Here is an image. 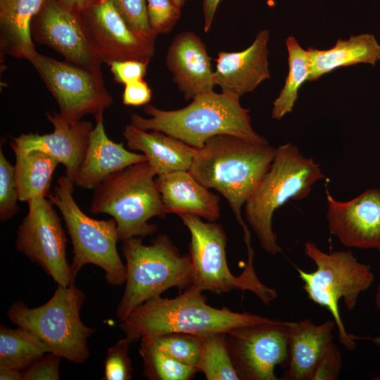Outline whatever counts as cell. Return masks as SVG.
<instances>
[{
  "label": "cell",
  "mask_w": 380,
  "mask_h": 380,
  "mask_svg": "<svg viewBox=\"0 0 380 380\" xmlns=\"http://www.w3.org/2000/svg\"><path fill=\"white\" fill-rule=\"evenodd\" d=\"M277 148L242 138L222 134L208 139L196 148L191 175L208 189L221 194L229 203L244 233L248 253L254 252L251 233L241 208L268 171Z\"/></svg>",
  "instance_id": "cell-1"
},
{
  "label": "cell",
  "mask_w": 380,
  "mask_h": 380,
  "mask_svg": "<svg viewBox=\"0 0 380 380\" xmlns=\"http://www.w3.org/2000/svg\"><path fill=\"white\" fill-rule=\"evenodd\" d=\"M199 289L189 287L173 298L153 297L136 307L119 325L131 343L170 333L205 336L272 322L248 312L209 305Z\"/></svg>",
  "instance_id": "cell-2"
},
{
  "label": "cell",
  "mask_w": 380,
  "mask_h": 380,
  "mask_svg": "<svg viewBox=\"0 0 380 380\" xmlns=\"http://www.w3.org/2000/svg\"><path fill=\"white\" fill-rule=\"evenodd\" d=\"M144 112L130 115V124L142 130H157L186 144L202 147L210 138L222 134L238 137L258 144H268L251 125L249 110L243 108L240 97L212 91L199 94L187 106L164 110L146 104Z\"/></svg>",
  "instance_id": "cell-3"
},
{
  "label": "cell",
  "mask_w": 380,
  "mask_h": 380,
  "mask_svg": "<svg viewBox=\"0 0 380 380\" xmlns=\"http://www.w3.org/2000/svg\"><path fill=\"white\" fill-rule=\"evenodd\" d=\"M324 177L319 164L294 144L277 148L268 171L244 205L246 221L265 252L273 255L281 252L272 226L275 210L289 200L308 197L313 185Z\"/></svg>",
  "instance_id": "cell-4"
},
{
  "label": "cell",
  "mask_w": 380,
  "mask_h": 380,
  "mask_svg": "<svg viewBox=\"0 0 380 380\" xmlns=\"http://www.w3.org/2000/svg\"><path fill=\"white\" fill-rule=\"evenodd\" d=\"M156 175L147 160L112 173L94 189L90 213L110 215L117 223L119 241L153 234L157 226L148 220L167 215Z\"/></svg>",
  "instance_id": "cell-5"
},
{
  "label": "cell",
  "mask_w": 380,
  "mask_h": 380,
  "mask_svg": "<svg viewBox=\"0 0 380 380\" xmlns=\"http://www.w3.org/2000/svg\"><path fill=\"white\" fill-rule=\"evenodd\" d=\"M123 242L125 289L116 312L120 322L136 307L165 291L173 287L184 291L191 285V256L181 254L167 235H158L149 245L143 244L141 237Z\"/></svg>",
  "instance_id": "cell-6"
},
{
  "label": "cell",
  "mask_w": 380,
  "mask_h": 380,
  "mask_svg": "<svg viewBox=\"0 0 380 380\" xmlns=\"http://www.w3.org/2000/svg\"><path fill=\"white\" fill-rule=\"evenodd\" d=\"M304 253L317 268L312 272H305L296 267L304 284L303 290L310 300L331 313L338 329L340 343L349 350H355L356 341L363 338L346 331L338 302L343 299L350 311L355 308L360 295L374 280L371 266L360 262L350 250L325 253L312 241L305 243Z\"/></svg>",
  "instance_id": "cell-7"
},
{
  "label": "cell",
  "mask_w": 380,
  "mask_h": 380,
  "mask_svg": "<svg viewBox=\"0 0 380 380\" xmlns=\"http://www.w3.org/2000/svg\"><path fill=\"white\" fill-rule=\"evenodd\" d=\"M84 293L75 284L58 287L45 304L33 308L22 302L8 310L11 322L39 338L54 353L74 363H82L89 357L87 339L95 329L83 324L80 313Z\"/></svg>",
  "instance_id": "cell-8"
},
{
  "label": "cell",
  "mask_w": 380,
  "mask_h": 380,
  "mask_svg": "<svg viewBox=\"0 0 380 380\" xmlns=\"http://www.w3.org/2000/svg\"><path fill=\"white\" fill-rule=\"evenodd\" d=\"M74 186L68 177L61 176L53 191L47 196L59 209L71 239V270L74 279L82 267L93 264L105 272L110 284L119 286L125 283L126 267L117 250L119 236L115 220H99L86 215L74 199Z\"/></svg>",
  "instance_id": "cell-9"
},
{
  "label": "cell",
  "mask_w": 380,
  "mask_h": 380,
  "mask_svg": "<svg viewBox=\"0 0 380 380\" xmlns=\"http://www.w3.org/2000/svg\"><path fill=\"white\" fill-rule=\"evenodd\" d=\"M179 216L191 234L189 255L193 277L189 287L217 294L234 289L250 291L265 305L277 298V291L258 279L254 267L245 266L240 275L232 274L226 258L227 238L220 224L203 222L191 214Z\"/></svg>",
  "instance_id": "cell-10"
},
{
  "label": "cell",
  "mask_w": 380,
  "mask_h": 380,
  "mask_svg": "<svg viewBox=\"0 0 380 380\" xmlns=\"http://www.w3.org/2000/svg\"><path fill=\"white\" fill-rule=\"evenodd\" d=\"M29 62L55 98L58 113L68 121H80L87 114L95 117L113 103L101 68L61 61L38 52Z\"/></svg>",
  "instance_id": "cell-11"
},
{
  "label": "cell",
  "mask_w": 380,
  "mask_h": 380,
  "mask_svg": "<svg viewBox=\"0 0 380 380\" xmlns=\"http://www.w3.org/2000/svg\"><path fill=\"white\" fill-rule=\"evenodd\" d=\"M27 203L28 213L17 231L16 250L41 267L58 285L75 284L66 258V236L53 204L46 198Z\"/></svg>",
  "instance_id": "cell-12"
},
{
  "label": "cell",
  "mask_w": 380,
  "mask_h": 380,
  "mask_svg": "<svg viewBox=\"0 0 380 380\" xmlns=\"http://www.w3.org/2000/svg\"><path fill=\"white\" fill-rule=\"evenodd\" d=\"M289 324L273 319L226 333L227 348L240 379H278L276 367L289 362Z\"/></svg>",
  "instance_id": "cell-13"
},
{
  "label": "cell",
  "mask_w": 380,
  "mask_h": 380,
  "mask_svg": "<svg viewBox=\"0 0 380 380\" xmlns=\"http://www.w3.org/2000/svg\"><path fill=\"white\" fill-rule=\"evenodd\" d=\"M84 26L102 63L138 60L150 62L156 40L134 32L111 0H94L79 11Z\"/></svg>",
  "instance_id": "cell-14"
},
{
  "label": "cell",
  "mask_w": 380,
  "mask_h": 380,
  "mask_svg": "<svg viewBox=\"0 0 380 380\" xmlns=\"http://www.w3.org/2000/svg\"><path fill=\"white\" fill-rule=\"evenodd\" d=\"M30 32L65 61L87 68H101V60L88 36L78 11H70L57 0H44L33 18Z\"/></svg>",
  "instance_id": "cell-15"
},
{
  "label": "cell",
  "mask_w": 380,
  "mask_h": 380,
  "mask_svg": "<svg viewBox=\"0 0 380 380\" xmlns=\"http://www.w3.org/2000/svg\"><path fill=\"white\" fill-rule=\"evenodd\" d=\"M330 233L348 248L380 250V189H369L356 198L336 200L326 189Z\"/></svg>",
  "instance_id": "cell-16"
},
{
  "label": "cell",
  "mask_w": 380,
  "mask_h": 380,
  "mask_svg": "<svg viewBox=\"0 0 380 380\" xmlns=\"http://www.w3.org/2000/svg\"><path fill=\"white\" fill-rule=\"evenodd\" d=\"M45 115L53 126L52 133H23L13 137L10 146L13 151L39 150L50 155L65 166V175L73 182L94 127L89 121H68L56 111L46 112Z\"/></svg>",
  "instance_id": "cell-17"
},
{
  "label": "cell",
  "mask_w": 380,
  "mask_h": 380,
  "mask_svg": "<svg viewBox=\"0 0 380 380\" xmlns=\"http://www.w3.org/2000/svg\"><path fill=\"white\" fill-rule=\"evenodd\" d=\"M165 63L186 101L213 91L211 58L202 39L191 31L177 34L169 46Z\"/></svg>",
  "instance_id": "cell-18"
},
{
  "label": "cell",
  "mask_w": 380,
  "mask_h": 380,
  "mask_svg": "<svg viewBox=\"0 0 380 380\" xmlns=\"http://www.w3.org/2000/svg\"><path fill=\"white\" fill-rule=\"evenodd\" d=\"M270 32L260 30L253 42L241 51H220L215 59V83L222 92L241 96L253 91L270 77L267 44Z\"/></svg>",
  "instance_id": "cell-19"
},
{
  "label": "cell",
  "mask_w": 380,
  "mask_h": 380,
  "mask_svg": "<svg viewBox=\"0 0 380 380\" xmlns=\"http://www.w3.org/2000/svg\"><path fill=\"white\" fill-rule=\"evenodd\" d=\"M334 319L315 324L310 319L289 324V359L283 379L313 380L320 364L337 347Z\"/></svg>",
  "instance_id": "cell-20"
},
{
  "label": "cell",
  "mask_w": 380,
  "mask_h": 380,
  "mask_svg": "<svg viewBox=\"0 0 380 380\" xmlns=\"http://www.w3.org/2000/svg\"><path fill=\"white\" fill-rule=\"evenodd\" d=\"M103 115L100 113L94 117L96 125L73 181L75 186L82 189H94L112 173L147 160L144 154L128 151L122 143L114 142L108 137Z\"/></svg>",
  "instance_id": "cell-21"
},
{
  "label": "cell",
  "mask_w": 380,
  "mask_h": 380,
  "mask_svg": "<svg viewBox=\"0 0 380 380\" xmlns=\"http://www.w3.org/2000/svg\"><path fill=\"white\" fill-rule=\"evenodd\" d=\"M156 183L167 214H191L209 222L220 217V197L198 182L189 171L158 175Z\"/></svg>",
  "instance_id": "cell-22"
},
{
  "label": "cell",
  "mask_w": 380,
  "mask_h": 380,
  "mask_svg": "<svg viewBox=\"0 0 380 380\" xmlns=\"http://www.w3.org/2000/svg\"><path fill=\"white\" fill-rule=\"evenodd\" d=\"M145 131L127 124L122 135L127 146L140 151L158 175L175 171H189L196 148L157 130Z\"/></svg>",
  "instance_id": "cell-23"
},
{
  "label": "cell",
  "mask_w": 380,
  "mask_h": 380,
  "mask_svg": "<svg viewBox=\"0 0 380 380\" xmlns=\"http://www.w3.org/2000/svg\"><path fill=\"white\" fill-rule=\"evenodd\" d=\"M44 0H0V50L28 61L37 53L30 32Z\"/></svg>",
  "instance_id": "cell-24"
},
{
  "label": "cell",
  "mask_w": 380,
  "mask_h": 380,
  "mask_svg": "<svg viewBox=\"0 0 380 380\" xmlns=\"http://www.w3.org/2000/svg\"><path fill=\"white\" fill-rule=\"evenodd\" d=\"M310 59L308 82L317 81L341 67L367 63L375 65L380 61V44L373 34H361L347 39H338L328 49H307Z\"/></svg>",
  "instance_id": "cell-25"
},
{
  "label": "cell",
  "mask_w": 380,
  "mask_h": 380,
  "mask_svg": "<svg viewBox=\"0 0 380 380\" xmlns=\"http://www.w3.org/2000/svg\"><path fill=\"white\" fill-rule=\"evenodd\" d=\"M18 200L27 202L46 198L56 167L60 163L50 155L33 150L27 153L13 151Z\"/></svg>",
  "instance_id": "cell-26"
},
{
  "label": "cell",
  "mask_w": 380,
  "mask_h": 380,
  "mask_svg": "<svg viewBox=\"0 0 380 380\" xmlns=\"http://www.w3.org/2000/svg\"><path fill=\"white\" fill-rule=\"evenodd\" d=\"M289 71L285 83L273 103L272 118L279 120L291 113L298 98L300 87L308 82L310 59L307 49H303L293 36L286 39Z\"/></svg>",
  "instance_id": "cell-27"
},
{
  "label": "cell",
  "mask_w": 380,
  "mask_h": 380,
  "mask_svg": "<svg viewBox=\"0 0 380 380\" xmlns=\"http://www.w3.org/2000/svg\"><path fill=\"white\" fill-rule=\"evenodd\" d=\"M49 352L46 344L26 329L0 328V365L18 370L26 369Z\"/></svg>",
  "instance_id": "cell-28"
},
{
  "label": "cell",
  "mask_w": 380,
  "mask_h": 380,
  "mask_svg": "<svg viewBox=\"0 0 380 380\" xmlns=\"http://www.w3.org/2000/svg\"><path fill=\"white\" fill-rule=\"evenodd\" d=\"M197 370L203 373L208 380L240 379L227 348L226 333L203 336Z\"/></svg>",
  "instance_id": "cell-29"
},
{
  "label": "cell",
  "mask_w": 380,
  "mask_h": 380,
  "mask_svg": "<svg viewBox=\"0 0 380 380\" xmlns=\"http://www.w3.org/2000/svg\"><path fill=\"white\" fill-rule=\"evenodd\" d=\"M139 352L144 362V374L148 379L189 380L198 372L194 367L177 361L147 338L141 339Z\"/></svg>",
  "instance_id": "cell-30"
},
{
  "label": "cell",
  "mask_w": 380,
  "mask_h": 380,
  "mask_svg": "<svg viewBox=\"0 0 380 380\" xmlns=\"http://www.w3.org/2000/svg\"><path fill=\"white\" fill-rule=\"evenodd\" d=\"M142 338L148 339L158 348L177 361L197 369L202 349L203 336L184 333H170Z\"/></svg>",
  "instance_id": "cell-31"
},
{
  "label": "cell",
  "mask_w": 380,
  "mask_h": 380,
  "mask_svg": "<svg viewBox=\"0 0 380 380\" xmlns=\"http://www.w3.org/2000/svg\"><path fill=\"white\" fill-rule=\"evenodd\" d=\"M14 166L6 158L0 149V220L5 222L19 210Z\"/></svg>",
  "instance_id": "cell-32"
},
{
  "label": "cell",
  "mask_w": 380,
  "mask_h": 380,
  "mask_svg": "<svg viewBox=\"0 0 380 380\" xmlns=\"http://www.w3.org/2000/svg\"><path fill=\"white\" fill-rule=\"evenodd\" d=\"M116 10L127 25L137 34L146 39L156 40L147 13L146 0H111Z\"/></svg>",
  "instance_id": "cell-33"
},
{
  "label": "cell",
  "mask_w": 380,
  "mask_h": 380,
  "mask_svg": "<svg viewBox=\"0 0 380 380\" xmlns=\"http://www.w3.org/2000/svg\"><path fill=\"white\" fill-rule=\"evenodd\" d=\"M131 341L126 337L110 347L104 360L103 380H129L132 368L129 356Z\"/></svg>",
  "instance_id": "cell-34"
},
{
  "label": "cell",
  "mask_w": 380,
  "mask_h": 380,
  "mask_svg": "<svg viewBox=\"0 0 380 380\" xmlns=\"http://www.w3.org/2000/svg\"><path fill=\"white\" fill-rule=\"evenodd\" d=\"M149 25L158 35L172 31L179 20L181 8L173 0H146Z\"/></svg>",
  "instance_id": "cell-35"
},
{
  "label": "cell",
  "mask_w": 380,
  "mask_h": 380,
  "mask_svg": "<svg viewBox=\"0 0 380 380\" xmlns=\"http://www.w3.org/2000/svg\"><path fill=\"white\" fill-rule=\"evenodd\" d=\"M61 358L58 355L46 353L25 370L23 380H58Z\"/></svg>",
  "instance_id": "cell-36"
},
{
  "label": "cell",
  "mask_w": 380,
  "mask_h": 380,
  "mask_svg": "<svg viewBox=\"0 0 380 380\" xmlns=\"http://www.w3.org/2000/svg\"><path fill=\"white\" fill-rule=\"evenodd\" d=\"M148 61L138 60H127L111 63L110 70L113 80L124 85L143 80L146 75Z\"/></svg>",
  "instance_id": "cell-37"
},
{
  "label": "cell",
  "mask_w": 380,
  "mask_h": 380,
  "mask_svg": "<svg viewBox=\"0 0 380 380\" xmlns=\"http://www.w3.org/2000/svg\"><path fill=\"white\" fill-rule=\"evenodd\" d=\"M151 99V90L144 80H138L125 85L122 100L125 106L146 105Z\"/></svg>",
  "instance_id": "cell-38"
},
{
  "label": "cell",
  "mask_w": 380,
  "mask_h": 380,
  "mask_svg": "<svg viewBox=\"0 0 380 380\" xmlns=\"http://www.w3.org/2000/svg\"><path fill=\"white\" fill-rule=\"evenodd\" d=\"M221 0H203L204 31L208 32L211 27L214 16Z\"/></svg>",
  "instance_id": "cell-39"
},
{
  "label": "cell",
  "mask_w": 380,
  "mask_h": 380,
  "mask_svg": "<svg viewBox=\"0 0 380 380\" xmlns=\"http://www.w3.org/2000/svg\"><path fill=\"white\" fill-rule=\"evenodd\" d=\"M1 380H23V372L20 370L0 365Z\"/></svg>",
  "instance_id": "cell-40"
},
{
  "label": "cell",
  "mask_w": 380,
  "mask_h": 380,
  "mask_svg": "<svg viewBox=\"0 0 380 380\" xmlns=\"http://www.w3.org/2000/svg\"><path fill=\"white\" fill-rule=\"evenodd\" d=\"M62 6L70 11H77L80 0H57Z\"/></svg>",
  "instance_id": "cell-41"
},
{
  "label": "cell",
  "mask_w": 380,
  "mask_h": 380,
  "mask_svg": "<svg viewBox=\"0 0 380 380\" xmlns=\"http://www.w3.org/2000/svg\"><path fill=\"white\" fill-rule=\"evenodd\" d=\"M375 305L376 308L380 310V284H379L376 291Z\"/></svg>",
  "instance_id": "cell-42"
},
{
  "label": "cell",
  "mask_w": 380,
  "mask_h": 380,
  "mask_svg": "<svg viewBox=\"0 0 380 380\" xmlns=\"http://www.w3.org/2000/svg\"><path fill=\"white\" fill-rule=\"evenodd\" d=\"M189 0H173L175 4L180 8L186 4Z\"/></svg>",
  "instance_id": "cell-43"
},
{
  "label": "cell",
  "mask_w": 380,
  "mask_h": 380,
  "mask_svg": "<svg viewBox=\"0 0 380 380\" xmlns=\"http://www.w3.org/2000/svg\"><path fill=\"white\" fill-rule=\"evenodd\" d=\"M372 343L377 346H380V336H375L371 338Z\"/></svg>",
  "instance_id": "cell-44"
},
{
  "label": "cell",
  "mask_w": 380,
  "mask_h": 380,
  "mask_svg": "<svg viewBox=\"0 0 380 380\" xmlns=\"http://www.w3.org/2000/svg\"><path fill=\"white\" fill-rule=\"evenodd\" d=\"M91 1L93 0H80V6H84Z\"/></svg>",
  "instance_id": "cell-45"
}]
</instances>
